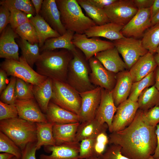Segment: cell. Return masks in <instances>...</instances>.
Listing matches in <instances>:
<instances>
[{
  "instance_id": "1",
  "label": "cell",
  "mask_w": 159,
  "mask_h": 159,
  "mask_svg": "<svg viewBox=\"0 0 159 159\" xmlns=\"http://www.w3.org/2000/svg\"><path fill=\"white\" fill-rule=\"evenodd\" d=\"M138 109L131 123L120 131L110 133L109 143L120 146L122 155L130 159H149L157 145L156 127L148 125Z\"/></svg>"
},
{
  "instance_id": "2",
  "label": "cell",
  "mask_w": 159,
  "mask_h": 159,
  "mask_svg": "<svg viewBox=\"0 0 159 159\" xmlns=\"http://www.w3.org/2000/svg\"><path fill=\"white\" fill-rule=\"evenodd\" d=\"M72 52L66 49L41 53L35 63L37 72L52 80L67 82L68 66Z\"/></svg>"
},
{
  "instance_id": "3",
  "label": "cell",
  "mask_w": 159,
  "mask_h": 159,
  "mask_svg": "<svg viewBox=\"0 0 159 159\" xmlns=\"http://www.w3.org/2000/svg\"><path fill=\"white\" fill-rule=\"evenodd\" d=\"M62 24L67 30L78 34H85L96 25L83 13L76 0H56Z\"/></svg>"
},
{
  "instance_id": "4",
  "label": "cell",
  "mask_w": 159,
  "mask_h": 159,
  "mask_svg": "<svg viewBox=\"0 0 159 159\" xmlns=\"http://www.w3.org/2000/svg\"><path fill=\"white\" fill-rule=\"evenodd\" d=\"M0 130L22 150L30 143H36V123L17 117L0 121Z\"/></svg>"
},
{
  "instance_id": "5",
  "label": "cell",
  "mask_w": 159,
  "mask_h": 159,
  "mask_svg": "<svg viewBox=\"0 0 159 159\" xmlns=\"http://www.w3.org/2000/svg\"><path fill=\"white\" fill-rule=\"evenodd\" d=\"M72 53L73 57L68 66L67 83L79 93L95 89L96 87L90 80L91 71L88 61L77 48Z\"/></svg>"
},
{
  "instance_id": "6",
  "label": "cell",
  "mask_w": 159,
  "mask_h": 159,
  "mask_svg": "<svg viewBox=\"0 0 159 159\" xmlns=\"http://www.w3.org/2000/svg\"><path fill=\"white\" fill-rule=\"evenodd\" d=\"M52 80L53 95L50 101L78 115L81 104L79 93L67 82Z\"/></svg>"
},
{
  "instance_id": "7",
  "label": "cell",
  "mask_w": 159,
  "mask_h": 159,
  "mask_svg": "<svg viewBox=\"0 0 159 159\" xmlns=\"http://www.w3.org/2000/svg\"><path fill=\"white\" fill-rule=\"evenodd\" d=\"M0 66L8 76L20 79L34 85H40L47 78L35 71L22 55L19 61L5 59Z\"/></svg>"
},
{
  "instance_id": "8",
  "label": "cell",
  "mask_w": 159,
  "mask_h": 159,
  "mask_svg": "<svg viewBox=\"0 0 159 159\" xmlns=\"http://www.w3.org/2000/svg\"><path fill=\"white\" fill-rule=\"evenodd\" d=\"M113 42L122 57L128 70L140 57L149 52L143 47L141 40L133 37H124Z\"/></svg>"
},
{
  "instance_id": "9",
  "label": "cell",
  "mask_w": 159,
  "mask_h": 159,
  "mask_svg": "<svg viewBox=\"0 0 159 159\" xmlns=\"http://www.w3.org/2000/svg\"><path fill=\"white\" fill-rule=\"evenodd\" d=\"M103 9L110 22L123 26L138 10L132 0H116Z\"/></svg>"
},
{
  "instance_id": "10",
  "label": "cell",
  "mask_w": 159,
  "mask_h": 159,
  "mask_svg": "<svg viewBox=\"0 0 159 159\" xmlns=\"http://www.w3.org/2000/svg\"><path fill=\"white\" fill-rule=\"evenodd\" d=\"M91 69L90 78L96 87L111 91L116 82V74L107 69L94 57L88 61Z\"/></svg>"
},
{
  "instance_id": "11",
  "label": "cell",
  "mask_w": 159,
  "mask_h": 159,
  "mask_svg": "<svg viewBox=\"0 0 159 159\" xmlns=\"http://www.w3.org/2000/svg\"><path fill=\"white\" fill-rule=\"evenodd\" d=\"M96 37L90 38L85 34H74L73 44L82 52L87 61L96 54L115 47L113 42Z\"/></svg>"
},
{
  "instance_id": "12",
  "label": "cell",
  "mask_w": 159,
  "mask_h": 159,
  "mask_svg": "<svg viewBox=\"0 0 159 159\" xmlns=\"http://www.w3.org/2000/svg\"><path fill=\"white\" fill-rule=\"evenodd\" d=\"M151 19L150 8L139 9L129 22L123 27L121 33L125 37L139 38L151 26Z\"/></svg>"
},
{
  "instance_id": "13",
  "label": "cell",
  "mask_w": 159,
  "mask_h": 159,
  "mask_svg": "<svg viewBox=\"0 0 159 159\" xmlns=\"http://www.w3.org/2000/svg\"><path fill=\"white\" fill-rule=\"evenodd\" d=\"M139 109L137 102L127 99L117 107L112 120L110 133L123 130L133 120Z\"/></svg>"
},
{
  "instance_id": "14",
  "label": "cell",
  "mask_w": 159,
  "mask_h": 159,
  "mask_svg": "<svg viewBox=\"0 0 159 159\" xmlns=\"http://www.w3.org/2000/svg\"><path fill=\"white\" fill-rule=\"evenodd\" d=\"M102 88L97 86L95 89L79 94L81 104L79 116L80 122L95 118L101 99Z\"/></svg>"
},
{
  "instance_id": "15",
  "label": "cell",
  "mask_w": 159,
  "mask_h": 159,
  "mask_svg": "<svg viewBox=\"0 0 159 159\" xmlns=\"http://www.w3.org/2000/svg\"><path fill=\"white\" fill-rule=\"evenodd\" d=\"M15 104L19 117L36 123L48 122L46 114L42 112L34 97L16 100Z\"/></svg>"
},
{
  "instance_id": "16",
  "label": "cell",
  "mask_w": 159,
  "mask_h": 159,
  "mask_svg": "<svg viewBox=\"0 0 159 159\" xmlns=\"http://www.w3.org/2000/svg\"><path fill=\"white\" fill-rule=\"evenodd\" d=\"M19 36L10 25H8L1 34L0 57L19 61V46L15 39Z\"/></svg>"
},
{
  "instance_id": "17",
  "label": "cell",
  "mask_w": 159,
  "mask_h": 159,
  "mask_svg": "<svg viewBox=\"0 0 159 159\" xmlns=\"http://www.w3.org/2000/svg\"><path fill=\"white\" fill-rule=\"evenodd\" d=\"M80 142L74 141L59 145L44 146V151L50 155L41 154L40 159H79Z\"/></svg>"
},
{
  "instance_id": "18",
  "label": "cell",
  "mask_w": 159,
  "mask_h": 159,
  "mask_svg": "<svg viewBox=\"0 0 159 159\" xmlns=\"http://www.w3.org/2000/svg\"><path fill=\"white\" fill-rule=\"evenodd\" d=\"M102 88L100 102L95 118L102 124L106 123L110 131L113 117L117 107L115 106L111 91Z\"/></svg>"
},
{
  "instance_id": "19",
  "label": "cell",
  "mask_w": 159,
  "mask_h": 159,
  "mask_svg": "<svg viewBox=\"0 0 159 159\" xmlns=\"http://www.w3.org/2000/svg\"><path fill=\"white\" fill-rule=\"evenodd\" d=\"M39 14L61 35L66 32L67 30L61 22L60 11L56 0H44Z\"/></svg>"
},
{
  "instance_id": "20",
  "label": "cell",
  "mask_w": 159,
  "mask_h": 159,
  "mask_svg": "<svg viewBox=\"0 0 159 159\" xmlns=\"http://www.w3.org/2000/svg\"><path fill=\"white\" fill-rule=\"evenodd\" d=\"M133 83L129 70L116 74V82L112 90V96L117 107L128 98Z\"/></svg>"
},
{
  "instance_id": "21",
  "label": "cell",
  "mask_w": 159,
  "mask_h": 159,
  "mask_svg": "<svg viewBox=\"0 0 159 159\" xmlns=\"http://www.w3.org/2000/svg\"><path fill=\"white\" fill-rule=\"evenodd\" d=\"M94 57L99 60L107 69L115 73L128 70L115 47L99 52Z\"/></svg>"
},
{
  "instance_id": "22",
  "label": "cell",
  "mask_w": 159,
  "mask_h": 159,
  "mask_svg": "<svg viewBox=\"0 0 159 159\" xmlns=\"http://www.w3.org/2000/svg\"><path fill=\"white\" fill-rule=\"evenodd\" d=\"M157 66L154 54L148 52L140 57L129 70L133 82L141 80L154 71Z\"/></svg>"
},
{
  "instance_id": "23",
  "label": "cell",
  "mask_w": 159,
  "mask_h": 159,
  "mask_svg": "<svg viewBox=\"0 0 159 159\" xmlns=\"http://www.w3.org/2000/svg\"><path fill=\"white\" fill-rule=\"evenodd\" d=\"M45 114L47 122L53 124L80 122L79 115L60 107L51 101Z\"/></svg>"
},
{
  "instance_id": "24",
  "label": "cell",
  "mask_w": 159,
  "mask_h": 159,
  "mask_svg": "<svg viewBox=\"0 0 159 159\" xmlns=\"http://www.w3.org/2000/svg\"><path fill=\"white\" fill-rule=\"evenodd\" d=\"M123 26L110 22L93 26L87 30L85 34L88 38L101 37L114 41L124 37L121 33Z\"/></svg>"
},
{
  "instance_id": "25",
  "label": "cell",
  "mask_w": 159,
  "mask_h": 159,
  "mask_svg": "<svg viewBox=\"0 0 159 159\" xmlns=\"http://www.w3.org/2000/svg\"><path fill=\"white\" fill-rule=\"evenodd\" d=\"M108 129L106 123L102 124L95 118L80 123L76 134L75 141L78 142L88 138H96Z\"/></svg>"
},
{
  "instance_id": "26",
  "label": "cell",
  "mask_w": 159,
  "mask_h": 159,
  "mask_svg": "<svg viewBox=\"0 0 159 159\" xmlns=\"http://www.w3.org/2000/svg\"><path fill=\"white\" fill-rule=\"evenodd\" d=\"M75 33L73 32L67 30L63 35L47 39L43 46L40 48V52L62 49L68 50L73 52L77 49L72 42Z\"/></svg>"
},
{
  "instance_id": "27",
  "label": "cell",
  "mask_w": 159,
  "mask_h": 159,
  "mask_svg": "<svg viewBox=\"0 0 159 159\" xmlns=\"http://www.w3.org/2000/svg\"><path fill=\"white\" fill-rule=\"evenodd\" d=\"M80 122L59 124L54 123L52 129L56 145L75 141Z\"/></svg>"
},
{
  "instance_id": "28",
  "label": "cell",
  "mask_w": 159,
  "mask_h": 159,
  "mask_svg": "<svg viewBox=\"0 0 159 159\" xmlns=\"http://www.w3.org/2000/svg\"><path fill=\"white\" fill-rule=\"evenodd\" d=\"M34 97L42 112L46 114L53 95V80L47 77L39 85H33Z\"/></svg>"
},
{
  "instance_id": "29",
  "label": "cell",
  "mask_w": 159,
  "mask_h": 159,
  "mask_svg": "<svg viewBox=\"0 0 159 159\" xmlns=\"http://www.w3.org/2000/svg\"><path fill=\"white\" fill-rule=\"evenodd\" d=\"M29 19L37 33L40 48L43 46L47 39L61 36L53 29L39 14H36L32 16Z\"/></svg>"
},
{
  "instance_id": "30",
  "label": "cell",
  "mask_w": 159,
  "mask_h": 159,
  "mask_svg": "<svg viewBox=\"0 0 159 159\" xmlns=\"http://www.w3.org/2000/svg\"><path fill=\"white\" fill-rule=\"evenodd\" d=\"M37 141L36 148L39 149L42 146L56 145L52 132L54 124L47 122L36 123Z\"/></svg>"
},
{
  "instance_id": "31",
  "label": "cell",
  "mask_w": 159,
  "mask_h": 159,
  "mask_svg": "<svg viewBox=\"0 0 159 159\" xmlns=\"http://www.w3.org/2000/svg\"><path fill=\"white\" fill-rule=\"evenodd\" d=\"M137 102L139 109L143 111L159 106V91L154 85L147 88L141 93Z\"/></svg>"
},
{
  "instance_id": "32",
  "label": "cell",
  "mask_w": 159,
  "mask_h": 159,
  "mask_svg": "<svg viewBox=\"0 0 159 159\" xmlns=\"http://www.w3.org/2000/svg\"><path fill=\"white\" fill-rule=\"evenodd\" d=\"M80 7L85 10L88 17L97 25L110 22L103 9L99 8L91 4L88 0H76Z\"/></svg>"
},
{
  "instance_id": "33",
  "label": "cell",
  "mask_w": 159,
  "mask_h": 159,
  "mask_svg": "<svg viewBox=\"0 0 159 159\" xmlns=\"http://www.w3.org/2000/svg\"><path fill=\"white\" fill-rule=\"evenodd\" d=\"M17 42L21 49L22 56L27 63L32 68L41 54L38 43L32 44L21 38L19 39Z\"/></svg>"
},
{
  "instance_id": "34",
  "label": "cell",
  "mask_w": 159,
  "mask_h": 159,
  "mask_svg": "<svg viewBox=\"0 0 159 159\" xmlns=\"http://www.w3.org/2000/svg\"><path fill=\"white\" fill-rule=\"evenodd\" d=\"M144 47L153 54L159 45V23L146 30L141 40Z\"/></svg>"
},
{
  "instance_id": "35",
  "label": "cell",
  "mask_w": 159,
  "mask_h": 159,
  "mask_svg": "<svg viewBox=\"0 0 159 159\" xmlns=\"http://www.w3.org/2000/svg\"><path fill=\"white\" fill-rule=\"evenodd\" d=\"M155 82V74L154 71L141 80L133 83L128 99L137 102L138 98L142 92L145 88L154 85Z\"/></svg>"
},
{
  "instance_id": "36",
  "label": "cell",
  "mask_w": 159,
  "mask_h": 159,
  "mask_svg": "<svg viewBox=\"0 0 159 159\" xmlns=\"http://www.w3.org/2000/svg\"><path fill=\"white\" fill-rule=\"evenodd\" d=\"M0 4L5 6L9 10L14 9L23 12L30 17L36 15L34 6L30 0H3L0 1Z\"/></svg>"
},
{
  "instance_id": "37",
  "label": "cell",
  "mask_w": 159,
  "mask_h": 159,
  "mask_svg": "<svg viewBox=\"0 0 159 159\" xmlns=\"http://www.w3.org/2000/svg\"><path fill=\"white\" fill-rule=\"evenodd\" d=\"M15 30L21 39L32 44L38 43L39 41L37 33L34 26L30 21L23 24Z\"/></svg>"
},
{
  "instance_id": "38",
  "label": "cell",
  "mask_w": 159,
  "mask_h": 159,
  "mask_svg": "<svg viewBox=\"0 0 159 159\" xmlns=\"http://www.w3.org/2000/svg\"><path fill=\"white\" fill-rule=\"evenodd\" d=\"M0 152L11 154L17 159H21L22 156L21 149L9 137L1 131Z\"/></svg>"
},
{
  "instance_id": "39",
  "label": "cell",
  "mask_w": 159,
  "mask_h": 159,
  "mask_svg": "<svg viewBox=\"0 0 159 159\" xmlns=\"http://www.w3.org/2000/svg\"><path fill=\"white\" fill-rule=\"evenodd\" d=\"M33 84L16 78L15 87L16 100H25L34 98Z\"/></svg>"
},
{
  "instance_id": "40",
  "label": "cell",
  "mask_w": 159,
  "mask_h": 159,
  "mask_svg": "<svg viewBox=\"0 0 159 159\" xmlns=\"http://www.w3.org/2000/svg\"><path fill=\"white\" fill-rule=\"evenodd\" d=\"M96 138L82 140L80 143L79 159H88L95 157Z\"/></svg>"
},
{
  "instance_id": "41",
  "label": "cell",
  "mask_w": 159,
  "mask_h": 159,
  "mask_svg": "<svg viewBox=\"0 0 159 159\" xmlns=\"http://www.w3.org/2000/svg\"><path fill=\"white\" fill-rule=\"evenodd\" d=\"M16 81V77L11 76L9 84L1 94L0 101L8 104H15Z\"/></svg>"
},
{
  "instance_id": "42",
  "label": "cell",
  "mask_w": 159,
  "mask_h": 159,
  "mask_svg": "<svg viewBox=\"0 0 159 159\" xmlns=\"http://www.w3.org/2000/svg\"><path fill=\"white\" fill-rule=\"evenodd\" d=\"M11 14L10 25L11 28L15 30L23 24L30 21V16L25 13L14 9H9Z\"/></svg>"
},
{
  "instance_id": "43",
  "label": "cell",
  "mask_w": 159,
  "mask_h": 159,
  "mask_svg": "<svg viewBox=\"0 0 159 159\" xmlns=\"http://www.w3.org/2000/svg\"><path fill=\"white\" fill-rule=\"evenodd\" d=\"M142 117L148 125L156 127L159 123V106H155L145 111H143Z\"/></svg>"
},
{
  "instance_id": "44",
  "label": "cell",
  "mask_w": 159,
  "mask_h": 159,
  "mask_svg": "<svg viewBox=\"0 0 159 159\" xmlns=\"http://www.w3.org/2000/svg\"><path fill=\"white\" fill-rule=\"evenodd\" d=\"M18 117V112L15 104H8L0 101V120Z\"/></svg>"
},
{
  "instance_id": "45",
  "label": "cell",
  "mask_w": 159,
  "mask_h": 159,
  "mask_svg": "<svg viewBox=\"0 0 159 159\" xmlns=\"http://www.w3.org/2000/svg\"><path fill=\"white\" fill-rule=\"evenodd\" d=\"M121 150L119 145L111 144L106 148L100 158L101 159H130L122 154Z\"/></svg>"
},
{
  "instance_id": "46",
  "label": "cell",
  "mask_w": 159,
  "mask_h": 159,
  "mask_svg": "<svg viewBox=\"0 0 159 159\" xmlns=\"http://www.w3.org/2000/svg\"><path fill=\"white\" fill-rule=\"evenodd\" d=\"M109 143V137L106 132L101 133L96 138L95 157H100L106 149V146Z\"/></svg>"
},
{
  "instance_id": "47",
  "label": "cell",
  "mask_w": 159,
  "mask_h": 159,
  "mask_svg": "<svg viewBox=\"0 0 159 159\" xmlns=\"http://www.w3.org/2000/svg\"><path fill=\"white\" fill-rule=\"evenodd\" d=\"M0 33L9 23L11 13L9 10L4 5L0 4Z\"/></svg>"
},
{
  "instance_id": "48",
  "label": "cell",
  "mask_w": 159,
  "mask_h": 159,
  "mask_svg": "<svg viewBox=\"0 0 159 159\" xmlns=\"http://www.w3.org/2000/svg\"><path fill=\"white\" fill-rule=\"evenodd\" d=\"M36 143H30L22 150V156L21 159H37L36 152Z\"/></svg>"
},
{
  "instance_id": "49",
  "label": "cell",
  "mask_w": 159,
  "mask_h": 159,
  "mask_svg": "<svg viewBox=\"0 0 159 159\" xmlns=\"http://www.w3.org/2000/svg\"><path fill=\"white\" fill-rule=\"evenodd\" d=\"M154 0H132L138 10L150 8Z\"/></svg>"
},
{
  "instance_id": "50",
  "label": "cell",
  "mask_w": 159,
  "mask_h": 159,
  "mask_svg": "<svg viewBox=\"0 0 159 159\" xmlns=\"http://www.w3.org/2000/svg\"><path fill=\"white\" fill-rule=\"evenodd\" d=\"M6 72L2 69H0V93L5 89L9 82Z\"/></svg>"
},
{
  "instance_id": "51",
  "label": "cell",
  "mask_w": 159,
  "mask_h": 159,
  "mask_svg": "<svg viewBox=\"0 0 159 159\" xmlns=\"http://www.w3.org/2000/svg\"><path fill=\"white\" fill-rule=\"evenodd\" d=\"M90 2L95 6L103 9L111 5L116 0H88Z\"/></svg>"
},
{
  "instance_id": "52",
  "label": "cell",
  "mask_w": 159,
  "mask_h": 159,
  "mask_svg": "<svg viewBox=\"0 0 159 159\" xmlns=\"http://www.w3.org/2000/svg\"><path fill=\"white\" fill-rule=\"evenodd\" d=\"M151 19L155 16L159 11V0H154L150 8Z\"/></svg>"
},
{
  "instance_id": "53",
  "label": "cell",
  "mask_w": 159,
  "mask_h": 159,
  "mask_svg": "<svg viewBox=\"0 0 159 159\" xmlns=\"http://www.w3.org/2000/svg\"><path fill=\"white\" fill-rule=\"evenodd\" d=\"M155 133L157 138V145L155 153L152 156L156 159L159 157V123L156 126Z\"/></svg>"
},
{
  "instance_id": "54",
  "label": "cell",
  "mask_w": 159,
  "mask_h": 159,
  "mask_svg": "<svg viewBox=\"0 0 159 159\" xmlns=\"http://www.w3.org/2000/svg\"><path fill=\"white\" fill-rule=\"evenodd\" d=\"M31 1L35 9L36 14H39L42 8L43 0H31Z\"/></svg>"
},
{
  "instance_id": "55",
  "label": "cell",
  "mask_w": 159,
  "mask_h": 159,
  "mask_svg": "<svg viewBox=\"0 0 159 159\" xmlns=\"http://www.w3.org/2000/svg\"><path fill=\"white\" fill-rule=\"evenodd\" d=\"M155 82L154 85L159 91V66H157L154 71Z\"/></svg>"
},
{
  "instance_id": "56",
  "label": "cell",
  "mask_w": 159,
  "mask_h": 159,
  "mask_svg": "<svg viewBox=\"0 0 159 159\" xmlns=\"http://www.w3.org/2000/svg\"><path fill=\"white\" fill-rule=\"evenodd\" d=\"M14 157L13 155L7 153L0 154V159H12Z\"/></svg>"
},
{
  "instance_id": "57",
  "label": "cell",
  "mask_w": 159,
  "mask_h": 159,
  "mask_svg": "<svg viewBox=\"0 0 159 159\" xmlns=\"http://www.w3.org/2000/svg\"><path fill=\"white\" fill-rule=\"evenodd\" d=\"M159 23V11L151 19V26Z\"/></svg>"
},
{
  "instance_id": "58",
  "label": "cell",
  "mask_w": 159,
  "mask_h": 159,
  "mask_svg": "<svg viewBox=\"0 0 159 159\" xmlns=\"http://www.w3.org/2000/svg\"><path fill=\"white\" fill-rule=\"evenodd\" d=\"M155 62L157 66H159V54L156 53L154 54Z\"/></svg>"
},
{
  "instance_id": "59",
  "label": "cell",
  "mask_w": 159,
  "mask_h": 159,
  "mask_svg": "<svg viewBox=\"0 0 159 159\" xmlns=\"http://www.w3.org/2000/svg\"><path fill=\"white\" fill-rule=\"evenodd\" d=\"M88 159H101L100 157H92Z\"/></svg>"
},
{
  "instance_id": "60",
  "label": "cell",
  "mask_w": 159,
  "mask_h": 159,
  "mask_svg": "<svg viewBox=\"0 0 159 159\" xmlns=\"http://www.w3.org/2000/svg\"><path fill=\"white\" fill-rule=\"evenodd\" d=\"M156 53H157L159 54V45L157 49Z\"/></svg>"
},
{
  "instance_id": "61",
  "label": "cell",
  "mask_w": 159,
  "mask_h": 159,
  "mask_svg": "<svg viewBox=\"0 0 159 159\" xmlns=\"http://www.w3.org/2000/svg\"><path fill=\"white\" fill-rule=\"evenodd\" d=\"M149 159H155L152 156V155H151L149 158Z\"/></svg>"
},
{
  "instance_id": "62",
  "label": "cell",
  "mask_w": 159,
  "mask_h": 159,
  "mask_svg": "<svg viewBox=\"0 0 159 159\" xmlns=\"http://www.w3.org/2000/svg\"><path fill=\"white\" fill-rule=\"evenodd\" d=\"M12 159H17L15 157H14Z\"/></svg>"
},
{
  "instance_id": "63",
  "label": "cell",
  "mask_w": 159,
  "mask_h": 159,
  "mask_svg": "<svg viewBox=\"0 0 159 159\" xmlns=\"http://www.w3.org/2000/svg\"><path fill=\"white\" fill-rule=\"evenodd\" d=\"M156 159H159V157Z\"/></svg>"
}]
</instances>
